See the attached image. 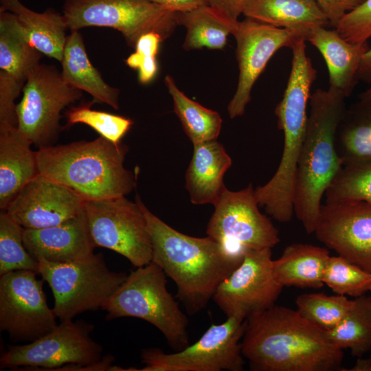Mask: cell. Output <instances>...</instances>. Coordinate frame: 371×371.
<instances>
[{"instance_id": "1", "label": "cell", "mask_w": 371, "mask_h": 371, "mask_svg": "<svg viewBox=\"0 0 371 371\" xmlns=\"http://www.w3.org/2000/svg\"><path fill=\"white\" fill-rule=\"evenodd\" d=\"M241 351L256 371L341 370L344 357L326 330L276 304L246 319Z\"/></svg>"}, {"instance_id": "2", "label": "cell", "mask_w": 371, "mask_h": 371, "mask_svg": "<svg viewBox=\"0 0 371 371\" xmlns=\"http://www.w3.org/2000/svg\"><path fill=\"white\" fill-rule=\"evenodd\" d=\"M153 245L152 262L176 284L177 296L188 314L201 311L219 284L240 264L209 236L182 234L152 213L137 195Z\"/></svg>"}, {"instance_id": "3", "label": "cell", "mask_w": 371, "mask_h": 371, "mask_svg": "<svg viewBox=\"0 0 371 371\" xmlns=\"http://www.w3.org/2000/svg\"><path fill=\"white\" fill-rule=\"evenodd\" d=\"M345 99L330 88L317 89L310 97L294 189V214L308 234L314 233L322 199L343 166L336 150L335 136L346 109Z\"/></svg>"}, {"instance_id": "4", "label": "cell", "mask_w": 371, "mask_h": 371, "mask_svg": "<svg viewBox=\"0 0 371 371\" xmlns=\"http://www.w3.org/2000/svg\"><path fill=\"white\" fill-rule=\"evenodd\" d=\"M128 151L102 136L51 146L36 151L38 175L63 185L85 201L124 196L136 186L134 174L125 168Z\"/></svg>"}, {"instance_id": "5", "label": "cell", "mask_w": 371, "mask_h": 371, "mask_svg": "<svg viewBox=\"0 0 371 371\" xmlns=\"http://www.w3.org/2000/svg\"><path fill=\"white\" fill-rule=\"evenodd\" d=\"M166 276L153 262L137 267L101 308L106 320L131 317L148 322L179 351L189 345L188 320L168 291Z\"/></svg>"}, {"instance_id": "6", "label": "cell", "mask_w": 371, "mask_h": 371, "mask_svg": "<svg viewBox=\"0 0 371 371\" xmlns=\"http://www.w3.org/2000/svg\"><path fill=\"white\" fill-rule=\"evenodd\" d=\"M38 261V273L52 290L53 309L60 322L101 308L127 277L111 271L101 253L67 262Z\"/></svg>"}, {"instance_id": "7", "label": "cell", "mask_w": 371, "mask_h": 371, "mask_svg": "<svg viewBox=\"0 0 371 371\" xmlns=\"http://www.w3.org/2000/svg\"><path fill=\"white\" fill-rule=\"evenodd\" d=\"M62 14L70 31L111 27L134 49L142 35L154 32L164 41L179 25L177 12L148 0H65Z\"/></svg>"}, {"instance_id": "8", "label": "cell", "mask_w": 371, "mask_h": 371, "mask_svg": "<svg viewBox=\"0 0 371 371\" xmlns=\"http://www.w3.org/2000/svg\"><path fill=\"white\" fill-rule=\"evenodd\" d=\"M214 206L206 234L234 261L240 264L249 252L271 249L280 241L278 229L260 211L251 183L238 191L225 187Z\"/></svg>"}, {"instance_id": "9", "label": "cell", "mask_w": 371, "mask_h": 371, "mask_svg": "<svg viewBox=\"0 0 371 371\" xmlns=\"http://www.w3.org/2000/svg\"><path fill=\"white\" fill-rule=\"evenodd\" d=\"M246 328V319L228 317L221 324H212L192 345L173 353L159 348H145L141 352L146 366L137 371H241L244 357L241 340Z\"/></svg>"}, {"instance_id": "10", "label": "cell", "mask_w": 371, "mask_h": 371, "mask_svg": "<svg viewBox=\"0 0 371 371\" xmlns=\"http://www.w3.org/2000/svg\"><path fill=\"white\" fill-rule=\"evenodd\" d=\"M306 41L299 40L291 47V71L283 96L275 109L278 126L284 134V146L279 166L271 178L277 189L289 192L294 188L295 172L308 120L307 105L317 71L306 52Z\"/></svg>"}, {"instance_id": "11", "label": "cell", "mask_w": 371, "mask_h": 371, "mask_svg": "<svg viewBox=\"0 0 371 371\" xmlns=\"http://www.w3.org/2000/svg\"><path fill=\"white\" fill-rule=\"evenodd\" d=\"M16 104L17 128L38 148L54 146L60 131L61 111L79 100L82 91L56 67L40 63L29 74Z\"/></svg>"}, {"instance_id": "12", "label": "cell", "mask_w": 371, "mask_h": 371, "mask_svg": "<svg viewBox=\"0 0 371 371\" xmlns=\"http://www.w3.org/2000/svg\"><path fill=\"white\" fill-rule=\"evenodd\" d=\"M83 210L95 247L111 249L135 267L152 262L153 245L144 214L125 196L86 200Z\"/></svg>"}, {"instance_id": "13", "label": "cell", "mask_w": 371, "mask_h": 371, "mask_svg": "<svg viewBox=\"0 0 371 371\" xmlns=\"http://www.w3.org/2000/svg\"><path fill=\"white\" fill-rule=\"evenodd\" d=\"M94 326L83 320L60 322L38 339L8 345L0 358L1 368L54 370L67 364L87 365L102 359V346L91 337Z\"/></svg>"}, {"instance_id": "14", "label": "cell", "mask_w": 371, "mask_h": 371, "mask_svg": "<svg viewBox=\"0 0 371 371\" xmlns=\"http://www.w3.org/2000/svg\"><path fill=\"white\" fill-rule=\"evenodd\" d=\"M37 274L19 270L0 276V328L13 342H32L58 325Z\"/></svg>"}, {"instance_id": "15", "label": "cell", "mask_w": 371, "mask_h": 371, "mask_svg": "<svg viewBox=\"0 0 371 371\" xmlns=\"http://www.w3.org/2000/svg\"><path fill=\"white\" fill-rule=\"evenodd\" d=\"M232 35L236 41L239 75L236 92L227 106L232 119L244 114L254 83L276 52L284 47L291 48L299 40L306 41V35L301 32L249 18L238 21Z\"/></svg>"}, {"instance_id": "16", "label": "cell", "mask_w": 371, "mask_h": 371, "mask_svg": "<svg viewBox=\"0 0 371 371\" xmlns=\"http://www.w3.org/2000/svg\"><path fill=\"white\" fill-rule=\"evenodd\" d=\"M283 286L273 271L271 249L253 251L218 286L213 300L227 317L249 316L275 305Z\"/></svg>"}, {"instance_id": "17", "label": "cell", "mask_w": 371, "mask_h": 371, "mask_svg": "<svg viewBox=\"0 0 371 371\" xmlns=\"http://www.w3.org/2000/svg\"><path fill=\"white\" fill-rule=\"evenodd\" d=\"M314 234L327 248L371 273V203L322 204Z\"/></svg>"}, {"instance_id": "18", "label": "cell", "mask_w": 371, "mask_h": 371, "mask_svg": "<svg viewBox=\"0 0 371 371\" xmlns=\"http://www.w3.org/2000/svg\"><path fill=\"white\" fill-rule=\"evenodd\" d=\"M84 202L72 190L38 175L21 190L5 212L24 229H41L76 216Z\"/></svg>"}, {"instance_id": "19", "label": "cell", "mask_w": 371, "mask_h": 371, "mask_svg": "<svg viewBox=\"0 0 371 371\" xmlns=\"http://www.w3.org/2000/svg\"><path fill=\"white\" fill-rule=\"evenodd\" d=\"M23 244L37 260L67 262L86 258L95 247L84 210L58 225L41 229H24Z\"/></svg>"}, {"instance_id": "20", "label": "cell", "mask_w": 371, "mask_h": 371, "mask_svg": "<svg viewBox=\"0 0 371 371\" xmlns=\"http://www.w3.org/2000/svg\"><path fill=\"white\" fill-rule=\"evenodd\" d=\"M306 41L315 47L323 56L328 71V88L346 98L352 91L362 56L369 48L368 42L352 43L336 30L316 26L308 32Z\"/></svg>"}, {"instance_id": "21", "label": "cell", "mask_w": 371, "mask_h": 371, "mask_svg": "<svg viewBox=\"0 0 371 371\" xmlns=\"http://www.w3.org/2000/svg\"><path fill=\"white\" fill-rule=\"evenodd\" d=\"M17 126L0 127V208L6 211L21 190L38 175L36 152Z\"/></svg>"}, {"instance_id": "22", "label": "cell", "mask_w": 371, "mask_h": 371, "mask_svg": "<svg viewBox=\"0 0 371 371\" xmlns=\"http://www.w3.org/2000/svg\"><path fill=\"white\" fill-rule=\"evenodd\" d=\"M186 173V188L195 205L214 204L225 186L223 177L232 165L224 146L216 139L194 144Z\"/></svg>"}, {"instance_id": "23", "label": "cell", "mask_w": 371, "mask_h": 371, "mask_svg": "<svg viewBox=\"0 0 371 371\" xmlns=\"http://www.w3.org/2000/svg\"><path fill=\"white\" fill-rule=\"evenodd\" d=\"M60 63L62 76L67 82L90 94L95 103H104L119 109V89L106 83L93 66L78 30L67 35Z\"/></svg>"}, {"instance_id": "24", "label": "cell", "mask_w": 371, "mask_h": 371, "mask_svg": "<svg viewBox=\"0 0 371 371\" xmlns=\"http://www.w3.org/2000/svg\"><path fill=\"white\" fill-rule=\"evenodd\" d=\"M243 14L277 27L301 32L306 38L311 28L330 25L313 0H246Z\"/></svg>"}, {"instance_id": "25", "label": "cell", "mask_w": 371, "mask_h": 371, "mask_svg": "<svg viewBox=\"0 0 371 371\" xmlns=\"http://www.w3.org/2000/svg\"><path fill=\"white\" fill-rule=\"evenodd\" d=\"M0 11H9L16 16L36 49L61 62L69 30L63 14L52 8L43 12H34L20 0H0Z\"/></svg>"}, {"instance_id": "26", "label": "cell", "mask_w": 371, "mask_h": 371, "mask_svg": "<svg viewBox=\"0 0 371 371\" xmlns=\"http://www.w3.org/2000/svg\"><path fill=\"white\" fill-rule=\"evenodd\" d=\"M330 258L327 248L309 244L288 245L280 258L273 260V271L284 286L319 289Z\"/></svg>"}, {"instance_id": "27", "label": "cell", "mask_w": 371, "mask_h": 371, "mask_svg": "<svg viewBox=\"0 0 371 371\" xmlns=\"http://www.w3.org/2000/svg\"><path fill=\"white\" fill-rule=\"evenodd\" d=\"M43 54L30 43L16 16L0 11V69L25 82Z\"/></svg>"}, {"instance_id": "28", "label": "cell", "mask_w": 371, "mask_h": 371, "mask_svg": "<svg viewBox=\"0 0 371 371\" xmlns=\"http://www.w3.org/2000/svg\"><path fill=\"white\" fill-rule=\"evenodd\" d=\"M335 147L343 166L371 161V104L360 101L346 109Z\"/></svg>"}, {"instance_id": "29", "label": "cell", "mask_w": 371, "mask_h": 371, "mask_svg": "<svg viewBox=\"0 0 371 371\" xmlns=\"http://www.w3.org/2000/svg\"><path fill=\"white\" fill-rule=\"evenodd\" d=\"M179 25L187 30L183 45L186 50L208 48L222 49L227 36L232 34L238 21H232L209 5L186 12H177Z\"/></svg>"}, {"instance_id": "30", "label": "cell", "mask_w": 371, "mask_h": 371, "mask_svg": "<svg viewBox=\"0 0 371 371\" xmlns=\"http://www.w3.org/2000/svg\"><path fill=\"white\" fill-rule=\"evenodd\" d=\"M164 82L172 97L174 111L192 144L216 139L223 122L219 113L187 97L170 75L166 76Z\"/></svg>"}, {"instance_id": "31", "label": "cell", "mask_w": 371, "mask_h": 371, "mask_svg": "<svg viewBox=\"0 0 371 371\" xmlns=\"http://www.w3.org/2000/svg\"><path fill=\"white\" fill-rule=\"evenodd\" d=\"M339 348L349 349L354 357H361L371 350V296L366 294L354 304L339 324L327 331Z\"/></svg>"}, {"instance_id": "32", "label": "cell", "mask_w": 371, "mask_h": 371, "mask_svg": "<svg viewBox=\"0 0 371 371\" xmlns=\"http://www.w3.org/2000/svg\"><path fill=\"white\" fill-rule=\"evenodd\" d=\"M23 231L7 212L0 214V276L19 270L38 273V261L23 244Z\"/></svg>"}, {"instance_id": "33", "label": "cell", "mask_w": 371, "mask_h": 371, "mask_svg": "<svg viewBox=\"0 0 371 371\" xmlns=\"http://www.w3.org/2000/svg\"><path fill=\"white\" fill-rule=\"evenodd\" d=\"M354 304L346 295L322 293H304L296 300L297 311L306 320L329 331L342 320Z\"/></svg>"}, {"instance_id": "34", "label": "cell", "mask_w": 371, "mask_h": 371, "mask_svg": "<svg viewBox=\"0 0 371 371\" xmlns=\"http://www.w3.org/2000/svg\"><path fill=\"white\" fill-rule=\"evenodd\" d=\"M324 196L325 203L365 201L371 203V161L343 166Z\"/></svg>"}, {"instance_id": "35", "label": "cell", "mask_w": 371, "mask_h": 371, "mask_svg": "<svg viewBox=\"0 0 371 371\" xmlns=\"http://www.w3.org/2000/svg\"><path fill=\"white\" fill-rule=\"evenodd\" d=\"M323 281L337 295L358 297L371 292V273L340 256H330Z\"/></svg>"}, {"instance_id": "36", "label": "cell", "mask_w": 371, "mask_h": 371, "mask_svg": "<svg viewBox=\"0 0 371 371\" xmlns=\"http://www.w3.org/2000/svg\"><path fill=\"white\" fill-rule=\"evenodd\" d=\"M95 102L91 100L83 102L67 110L66 126L76 124H84L94 129L100 136L118 144L129 131L133 121L126 117L93 110L91 106Z\"/></svg>"}, {"instance_id": "37", "label": "cell", "mask_w": 371, "mask_h": 371, "mask_svg": "<svg viewBox=\"0 0 371 371\" xmlns=\"http://www.w3.org/2000/svg\"><path fill=\"white\" fill-rule=\"evenodd\" d=\"M161 42L163 41L157 34H145L137 41L135 52L125 60L126 65L137 70L139 81L143 85L151 82L157 74V55Z\"/></svg>"}, {"instance_id": "38", "label": "cell", "mask_w": 371, "mask_h": 371, "mask_svg": "<svg viewBox=\"0 0 371 371\" xmlns=\"http://www.w3.org/2000/svg\"><path fill=\"white\" fill-rule=\"evenodd\" d=\"M335 30L348 42H368L371 38V0H364L355 9L346 13Z\"/></svg>"}, {"instance_id": "39", "label": "cell", "mask_w": 371, "mask_h": 371, "mask_svg": "<svg viewBox=\"0 0 371 371\" xmlns=\"http://www.w3.org/2000/svg\"><path fill=\"white\" fill-rule=\"evenodd\" d=\"M25 83L0 70V127L17 126L15 100Z\"/></svg>"}, {"instance_id": "40", "label": "cell", "mask_w": 371, "mask_h": 371, "mask_svg": "<svg viewBox=\"0 0 371 371\" xmlns=\"http://www.w3.org/2000/svg\"><path fill=\"white\" fill-rule=\"evenodd\" d=\"M326 16L329 24L335 28L348 12L352 10L364 0H313Z\"/></svg>"}, {"instance_id": "41", "label": "cell", "mask_w": 371, "mask_h": 371, "mask_svg": "<svg viewBox=\"0 0 371 371\" xmlns=\"http://www.w3.org/2000/svg\"><path fill=\"white\" fill-rule=\"evenodd\" d=\"M207 5L227 19L238 21L246 0H206Z\"/></svg>"}, {"instance_id": "42", "label": "cell", "mask_w": 371, "mask_h": 371, "mask_svg": "<svg viewBox=\"0 0 371 371\" xmlns=\"http://www.w3.org/2000/svg\"><path fill=\"white\" fill-rule=\"evenodd\" d=\"M175 12H186L207 5L206 0H148Z\"/></svg>"}, {"instance_id": "43", "label": "cell", "mask_w": 371, "mask_h": 371, "mask_svg": "<svg viewBox=\"0 0 371 371\" xmlns=\"http://www.w3.org/2000/svg\"><path fill=\"white\" fill-rule=\"evenodd\" d=\"M357 78L366 82L371 80V47H369L362 56Z\"/></svg>"}, {"instance_id": "44", "label": "cell", "mask_w": 371, "mask_h": 371, "mask_svg": "<svg viewBox=\"0 0 371 371\" xmlns=\"http://www.w3.org/2000/svg\"><path fill=\"white\" fill-rule=\"evenodd\" d=\"M359 99L361 102H371V87L360 94Z\"/></svg>"}, {"instance_id": "45", "label": "cell", "mask_w": 371, "mask_h": 371, "mask_svg": "<svg viewBox=\"0 0 371 371\" xmlns=\"http://www.w3.org/2000/svg\"><path fill=\"white\" fill-rule=\"evenodd\" d=\"M368 359L369 362L370 371H371V356Z\"/></svg>"}, {"instance_id": "46", "label": "cell", "mask_w": 371, "mask_h": 371, "mask_svg": "<svg viewBox=\"0 0 371 371\" xmlns=\"http://www.w3.org/2000/svg\"><path fill=\"white\" fill-rule=\"evenodd\" d=\"M371 104V102H370Z\"/></svg>"}]
</instances>
